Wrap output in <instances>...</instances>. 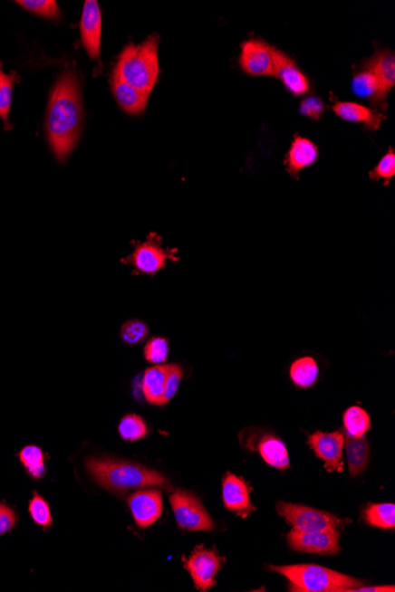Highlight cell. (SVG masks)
I'll return each mask as SVG.
<instances>
[{
	"label": "cell",
	"instance_id": "9c48e42d",
	"mask_svg": "<svg viewBox=\"0 0 395 592\" xmlns=\"http://www.w3.org/2000/svg\"><path fill=\"white\" fill-rule=\"evenodd\" d=\"M274 46L261 40H247L240 45L239 67L250 76H274Z\"/></svg>",
	"mask_w": 395,
	"mask_h": 592
},
{
	"label": "cell",
	"instance_id": "5b68a950",
	"mask_svg": "<svg viewBox=\"0 0 395 592\" xmlns=\"http://www.w3.org/2000/svg\"><path fill=\"white\" fill-rule=\"evenodd\" d=\"M277 512L293 526L294 530L301 532L332 531L343 525V520L335 514L304 505L280 502L277 505Z\"/></svg>",
	"mask_w": 395,
	"mask_h": 592
},
{
	"label": "cell",
	"instance_id": "ffe728a7",
	"mask_svg": "<svg viewBox=\"0 0 395 592\" xmlns=\"http://www.w3.org/2000/svg\"><path fill=\"white\" fill-rule=\"evenodd\" d=\"M381 83V91L389 98L395 85V55L392 50H378L370 60L366 61Z\"/></svg>",
	"mask_w": 395,
	"mask_h": 592
},
{
	"label": "cell",
	"instance_id": "52a82bcc",
	"mask_svg": "<svg viewBox=\"0 0 395 592\" xmlns=\"http://www.w3.org/2000/svg\"><path fill=\"white\" fill-rule=\"evenodd\" d=\"M169 501L180 529L193 532L215 530V522L210 514L195 494L185 492V491H177L170 494Z\"/></svg>",
	"mask_w": 395,
	"mask_h": 592
},
{
	"label": "cell",
	"instance_id": "5bb4252c",
	"mask_svg": "<svg viewBox=\"0 0 395 592\" xmlns=\"http://www.w3.org/2000/svg\"><path fill=\"white\" fill-rule=\"evenodd\" d=\"M128 506L133 514L139 528L145 529L153 525L161 517L162 495L159 491H139L128 498Z\"/></svg>",
	"mask_w": 395,
	"mask_h": 592
},
{
	"label": "cell",
	"instance_id": "cb8c5ba5",
	"mask_svg": "<svg viewBox=\"0 0 395 592\" xmlns=\"http://www.w3.org/2000/svg\"><path fill=\"white\" fill-rule=\"evenodd\" d=\"M317 377H319V367L312 358L297 359L290 368V377L300 388H311L315 385Z\"/></svg>",
	"mask_w": 395,
	"mask_h": 592
},
{
	"label": "cell",
	"instance_id": "7a4b0ae2",
	"mask_svg": "<svg viewBox=\"0 0 395 592\" xmlns=\"http://www.w3.org/2000/svg\"><path fill=\"white\" fill-rule=\"evenodd\" d=\"M87 468L99 485L116 494L145 487L172 490V485L164 475L138 463L113 459H91L87 462Z\"/></svg>",
	"mask_w": 395,
	"mask_h": 592
},
{
	"label": "cell",
	"instance_id": "83f0119b",
	"mask_svg": "<svg viewBox=\"0 0 395 592\" xmlns=\"http://www.w3.org/2000/svg\"><path fill=\"white\" fill-rule=\"evenodd\" d=\"M343 425L347 435L361 437L370 431L371 417L365 409L361 407H351L344 413Z\"/></svg>",
	"mask_w": 395,
	"mask_h": 592
},
{
	"label": "cell",
	"instance_id": "74e56055",
	"mask_svg": "<svg viewBox=\"0 0 395 592\" xmlns=\"http://www.w3.org/2000/svg\"><path fill=\"white\" fill-rule=\"evenodd\" d=\"M354 591H360V592H361V591H371V592H373V591H379V592L390 591V592H394L395 587L393 586L392 587H365V586H363L361 587H358V589H355Z\"/></svg>",
	"mask_w": 395,
	"mask_h": 592
},
{
	"label": "cell",
	"instance_id": "e575fe53",
	"mask_svg": "<svg viewBox=\"0 0 395 592\" xmlns=\"http://www.w3.org/2000/svg\"><path fill=\"white\" fill-rule=\"evenodd\" d=\"M183 369L179 366L170 365L168 366V374H166V385L164 402L168 405L170 400L177 394L179 388L181 378H183Z\"/></svg>",
	"mask_w": 395,
	"mask_h": 592
},
{
	"label": "cell",
	"instance_id": "277c9868",
	"mask_svg": "<svg viewBox=\"0 0 395 592\" xmlns=\"http://www.w3.org/2000/svg\"><path fill=\"white\" fill-rule=\"evenodd\" d=\"M269 568L284 576L289 580L292 591L347 592L365 586L362 580L315 564L283 565Z\"/></svg>",
	"mask_w": 395,
	"mask_h": 592
},
{
	"label": "cell",
	"instance_id": "30bf717a",
	"mask_svg": "<svg viewBox=\"0 0 395 592\" xmlns=\"http://www.w3.org/2000/svg\"><path fill=\"white\" fill-rule=\"evenodd\" d=\"M289 547L294 551L313 553V555H336L341 550L339 530L321 532H301L293 530L286 536Z\"/></svg>",
	"mask_w": 395,
	"mask_h": 592
},
{
	"label": "cell",
	"instance_id": "8d00e7d4",
	"mask_svg": "<svg viewBox=\"0 0 395 592\" xmlns=\"http://www.w3.org/2000/svg\"><path fill=\"white\" fill-rule=\"evenodd\" d=\"M17 520L14 511L4 502H0V537L13 531L17 525Z\"/></svg>",
	"mask_w": 395,
	"mask_h": 592
},
{
	"label": "cell",
	"instance_id": "f1b7e54d",
	"mask_svg": "<svg viewBox=\"0 0 395 592\" xmlns=\"http://www.w3.org/2000/svg\"><path fill=\"white\" fill-rule=\"evenodd\" d=\"M29 513L34 524L41 526L44 530L52 528L53 516L50 506L45 499L37 492L34 493V497L29 501Z\"/></svg>",
	"mask_w": 395,
	"mask_h": 592
},
{
	"label": "cell",
	"instance_id": "d6986e66",
	"mask_svg": "<svg viewBox=\"0 0 395 592\" xmlns=\"http://www.w3.org/2000/svg\"><path fill=\"white\" fill-rule=\"evenodd\" d=\"M111 89H113L116 102L127 114L141 115L145 113L150 96L149 92L139 91L123 81L116 79L115 76L111 79Z\"/></svg>",
	"mask_w": 395,
	"mask_h": 592
},
{
	"label": "cell",
	"instance_id": "3957f363",
	"mask_svg": "<svg viewBox=\"0 0 395 592\" xmlns=\"http://www.w3.org/2000/svg\"><path fill=\"white\" fill-rule=\"evenodd\" d=\"M159 42L158 34H152L140 45L128 44L119 57L113 76L139 91L152 94L160 75Z\"/></svg>",
	"mask_w": 395,
	"mask_h": 592
},
{
	"label": "cell",
	"instance_id": "1f68e13d",
	"mask_svg": "<svg viewBox=\"0 0 395 592\" xmlns=\"http://www.w3.org/2000/svg\"><path fill=\"white\" fill-rule=\"evenodd\" d=\"M149 334V327L141 320H128L121 328V339L128 346L140 344Z\"/></svg>",
	"mask_w": 395,
	"mask_h": 592
},
{
	"label": "cell",
	"instance_id": "836d02e7",
	"mask_svg": "<svg viewBox=\"0 0 395 592\" xmlns=\"http://www.w3.org/2000/svg\"><path fill=\"white\" fill-rule=\"evenodd\" d=\"M169 351L168 339L154 338L145 347V358L147 361L154 363V365H162L168 359Z\"/></svg>",
	"mask_w": 395,
	"mask_h": 592
},
{
	"label": "cell",
	"instance_id": "603a6c76",
	"mask_svg": "<svg viewBox=\"0 0 395 592\" xmlns=\"http://www.w3.org/2000/svg\"><path fill=\"white\" fill-rule=\"evenodd\" d=\"M344 448L347 452L348 466L352 477H358L366 470L370 460V444L365 437H353L344 434Z\"/></svg>",
	"mask_w": 395,
	"mask_h": 592
},
{
	"label": "cell",
	"instance_id": "4dcf8cb0",
	"mask_svg": "<svg viewBox=\"0 0 395 592\" xmlns=\"http://www.w3.org/2000/svg\"><path fill=\"white\" fill-rule=\"evenodd\" d=\"M119 433L123 440L137 441L147 435L149 428L140 416L130 414V415L123 417L120 423Z\"/></svg>",
	"mask_w": 395,
	"mask_h": 592
},
{
	"label": "cell",
	"instance_id": "e0dca14e",
	"mask_svg": "<svg viewBox=\"0 0 395 592\" xmlns=\"http://www.w3.org/2000/svg\"><path fill=\"white\" fill-rule=\"evenodd\" d=\"M332 111L341 119L347 122L362 123L370 130L381 129L382 122L385 121V114L379 110H371L355 102H341L338 100L332 106Z\"/></svg>",
	"mask_w": 395,
	"mask_h": 592
},
{
	"label": "cell",
	"instance_id": "6da1fadb",
	"mask_svg": "<svg viewBox=\"0 0 395 592\" xmlns=\"http://www.w3.org/2000/svg\"><path fill=\"white\" fill-rule=\"evenodd\" d=\"M82 125L83 107L79 76L71 69L57 80L46 110L45 129L49 145L61 162L67 160L75 148Z\"/></svg>",
	"mask_w": 395,
	"mask_h": 592
},
{
	"label": "cell",
	"instance_id": "ac0fdd59",
	"mask_svg": "<svg viewBox=\"0 0 395 592\" xmlns=\"http://www.w3.org/2000/svg\"><path fill=\"white\" fill-rule=\"evenodd\" d=\"M352 91L358 98L370 100L373 106L385 110L387 99L382 94L377 76L366 62L360 65L358 71H355L352 81Z\"/></svg>",
	"mask_w": 395,
	"mask_h": 592
},
{
	"label": "cell",
	"instance_id": "2e32d148",
	"mask_svg": "<svg viewBox=\"0 0 395 592\" xmlns=\"http://www.w3.org/2000/svg\"><path fill=\"white\" fill-rule=\"evenodd\" d=\"M319 158V148L307 138L295 135L283 164L290 176L298 179V174L304 168L311 167Z\"/></svg>",
	"mask_w": 395,
	"mask_h": 592
},
{
	"label": "cell",
	"instance_id": "d590c367",
	"mask_svg": "<svg viewBox=\"0 0 395 592\" xmlns=\"http://www.w3.org/2000/svg\"><path fill=\"white\" fill-rule=\"evenodd\" d=\"M324 110L325 104L317 96H309V98L301 100L300 114L307 116V118L313 119V121H319Z\"/></svg>",
	"mask_w": 395,
	"mask_h": 592
},
{
	"label": "cell",
	"instance_id": "8992f818",
	"mask_svg": "<svg viewBox=\"0 0 395 592\" xmlns=\"http://www.w3.org/2000/svg\"><path fill=\"white\" fill-rule=\"evenodd\" d=\"M177 250L164 249L162 239L156 234H150L146 242L135 243L133 253L122 259L125 264H130L138 272L154 276L166 268L168 261L178 262Z\"/></svg>",
	"mask_w": 395,
	"mask_h": 592
},
{
	"label": "cell",
	"instance_id": "d4e9b609",
	"mask_svg": "<svg viewBox=\"0 0 395 592\" xmlns=\"http://www.w3.org/2000/svg\"><path fill=\"white\" fill-rule=\"evenodd\" d=\"M19 76L15 72L6 73L3 71L0 61V119H3L5 129H9V115L13 104L14 85L18 82Z\"/></svg>",
	"mask_w": 395,
	"mask_h": 592
},
{
	"label": "cell",
	"instance_id": "ba28073f",
	"mask_svg": "<svg viewBox=\"0 0 395 592\" xmlns=\"http://www.w3.org/2000/svg\"><path fill=\"white\" fill-rule=\"evenodd\" d=\"M224 559L215 550L198 547L192 555L185 559V568L191 575L198 590H210L216 584V576Z\"/></svg>",
	"mask_w": 395,
	"mask_h": 592
},
{
	"label": "cell",
	"instance_id": "44dd1931",
	"mask_svg": "<svg viewBox=\"0 0 395 592\" xmlns=\"http://www.w3.org/2000/svg\"><path fill=\"white\" fill-rule=\"evenodd\" d=\"M257 450L263 460L277 470H286L289 467V454L284 443L280 437L263 434L257 441Z\"/></svg>",
	"mask_w": 395,
	"mask_h": 592
},
{
	"label": "cell",
	"instance_id": "4fadbf2b",
	"mask_svg": "<svg viewBox=\"0 0 395 592\" xmlns=\"http://www.w3.org/2000/svg\"><path fill=\"white\" fill-rule=\"evenodd\" d=\"M80 29L85 52L92 60H99L101 33H102V15H101L99 3L96 0H87L84 3Z\"/></svg>",
	"mask_w": 395,
	"mask_h": 592
},
{
	"label": "cell",
	"instance_id": "484cf974",
	"mask_svg": "<svg viewBox=\"0 0 395 592\" xmlns=\"http://www.w3.org/2000/svg\"><path fill=\"white\" fill-rule=\"evenodd\" d=\"M25 471L34 480L42 479L45 474L44 453L38 446H26L18 454Z\"/></svg>",
	"mask_w": 395,
	"mask_h": 592
},
{
	"label": "cell",
	"instance_id": "f546056e",
	"mask_svg": "<svg viewBox=\"0 0 395 592\" xmlns=\"http://www.w3.org/2000/svg\"><path fill=\"white\" fill-rule=\"evenodd\" d=\"M15 4H18L19 6L29 11V13L40 15L43 18L56 21L61 17L60 7L53 0H19Z\"/></svg>",
	"mask_w": 395,
	"mask_h": 592
},
{
	"label": "cell",
	"instance_id": "4316f807",
	"mask_svg": "<svg viewBox=\"0 0 395 592\" xmlns=\"http://www.w3.org/2000/svg\"><path fill=\"white\" fill-rule=\"evenodd\" d=\"M368 524L375 528L392 530L395 528V505L390 502L371 504L365 513Z\"/></svg>",
	"mask_w": 395,
	"mask_h": 592
},
{
	"label": "cell",
	"instance_id": "9a60e30c",
	"mask_svg": "<svg viewBox=\"0 0 395 592\" xmlns=\"http://www.w3.org/2000/svg\"><path fill=\"white\" fill-rule=\"evenodd\" d=\"M223 501L228 511L243 518L249 517L255 511L246 480L235 474L227 473L223 479Z\"/></svg>",
	"mask_w": 395,
	"mask_h": 592
},
{
	"label": "cell",
	"instance_id": "7c38bea8",
	"mask_svg": "<svg viewBox=\"0 0 395 592\" xmlns=\"http://www.w3.org/2000/svg\"><path fill=\"white\" fill-rule=\"evenodd\" d=\"M274 53V76L281 81L290 94L297 96V98L308 94L311 91L312 84L305 73L297 67L296 62L276 48H275Z\"/></svg>",
	"mask_w": 395,
	"mask_h": 592
},
{
	"label": "cell",
	"instance_id": "7402d4cb",
	"mask_svg": "<svg viewBox=\"0 0 395 592\" xmlns=\"http://www.w3.org/2000/svg\"><path fill=\"white\" fill-rule=\"evenodd\" d=\"M166 374H168V366L157 365L147 369L143 375V396L149 404L165 406Z\"/></svg>",
	"mask_w": 395,
	"mask_h": 592
},
{
	"label": "cell",
	"instance_id": "8fae6325",
	"mask_svg": "<svg viewBox=\"0 0 395 592\" xmlns=\"http://www.w3.org/2000/svg\"><path fill=\"white\" fill-rule=\"evenodd\" d=\"M309 444L317 458L323 460L328 472H343L344 433L316 432L309 437Z\"/></svg>",
	"mask_w": 395,
	"mask_h": 592
},
{
	"label": "cell",
	"instance_id": "d6a6232c",
	"mask_svg": "<svg viewBox=\"0 0 395 592\" xmlns=\"http://www.w3.org/2000/svg\"><path fill=\"white\" fill-rule=\"evenodd\" d=\"M395 176V153L393 148L383 156L377 167L370 172V179L374 181L383 180L385 186H389L390 180Z\"/></svg>",
	"mask_w": 395,
	"mask_h": 592
}]
</instances>
